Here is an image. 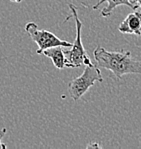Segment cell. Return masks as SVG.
<instances>
[{
  "instance_id": "6da1fadb",
  "label": "cell",
  "mask_w": 141,
  "mask_h": 149,
  "mask_svg": "<svg viewBox=\"0 0 141 149\" xmlns=\"http://www.w3.org/2000/svg\"><path fill=\"white\" fill-rule=\"evenodd\" d=\"M93 56L97 67L110 70L117 79L125 74L141 75V61L134 59L129 51H107L98 46L95 48Z\"/></svg>"
},
{
  "instance_id": "7a4b0ae2",
  "label": "cell",
  "mask_w": 141,
  "mask_h": 149,
  "mask_svg": "<svg viewBox=\"0 0 141 149\" xmlns=\"http://www.w3.org/2000/svg\"><path fill=\"white\" fill-rule=\"evenodd\" d=\"M69 9L71 10L72 15L75 19L76 24V38L71 44V49L64 50L65 55V67L68 68H78L82 65H88L92 62L88 57L87 52L84 49V46L81 41V29H82V22L80 21L77 14V8L73 4H68Z\"/></svg>"
},
{
  "instance_id": "3957f363",
  "label": "cell",
  "mask_w": 141,
  "mask_h": 149,
  "mask_svg": "<svg viewBox=\"0 0 141 149\" xmlns=\"http://www.w3.org/2000/svg\"><path fill=\"white\" fill-rule=\"evenodd\" d=\"M85 66L86 67L82 74L72 80L68 85V93L74 101L80 99L87 92L88 89L94 85L95 82L103 81V77L99 67H97L93 63Z\"/></svg>"
},
{
  "instance_id": "277c9868",
  "label": "cell",
  "mask_w": 141,
  "mask_h": 149,
  "mask_svg": "<svg viewBox=\"0 0 141 149\" xmlns=\"http://www.w3.org/2000/svg\"><path fill=\"white\" fill-rule=\"evenodd\" d=\"M25 32L29 34L34 42L38 45V49L36 51L37 54H42V51L47 48L54 47V46H63V47H70L72 43L65 40L59 39L56 35L51 33L45 29H39L38 26L34 22H28L25 25Z\"/></svg>"
},
{
  "instance_id": "5b68a950",
  "label": "cell",
  "mask_w": 141,
  "mask_h": 149,
  "mask_svg": "<svg viewBox=\"0 0 141 149\" xmlns=\"http://www.w3.org/2000/svg\"><path fill=\"white\" fill-rule=\"evenodd\" d=\"M118 30L123 34H134L141 35V12L135 11L130 13L123 21L120 23Z\"/></svg>"
},
{
  "instance_id": "8992f818",
  "label": "cell",
  "mask_w": 141,
  "mask_h": 149,
  "mask_svg": "<svg viewBox=\"0 0 141 149\" xmlns=\"http://www.w3.org/2000/svg\"><path fill=\"white\" fill-rule=\"evenodd\" d=\"M103 3H107V5L105 6L103 9L101 10V16L102 17H109L111 14H112L113 10L117 7V6L120 5H126L128 7H130L133 10H136L139 7L137 3V0H99L94 6H93V9L96 10L98 9V7L101 4Z\"/></svg>"
},
{
  "instance_id": "52a82bcc",
  "label": "cell",
  "mask_w": 141,
  "mask_h": 149,
  "mask_svg": "<svg viewBox=\"0 0 141 149\" xmlns=\"http://www.w3.org/2000/svg\"><path fill=\"white\" fill-rule=\"evenodd\" d=\"M42 54L49 57L52 60L54 66L57 69H63L65 67V55L63 46H54L43 50Z\"/></svg>"
},
{
  "instance_id": "ba28073f",
  "label": "cell",
  "mask_w": 141,
  "mask_h": 149,
  "mask_svg": "<svg viewBox=\"0 0 141 149\" xmlns=\"http://www.w3.org/2000/svg\"><path fill=\"white\" fill-rule=\"evenodd\" d=\"M6 128H2L1 130H0V149H5L6 148V144L2 143V138L4 137V135L6 134Z\"/></svg>"
},
{
  "instance_id": "9c48e42d",
  "label": "cell",
  "mask_w": 141,
  "mask_h": 149,
  "mask_svg": "<svg viewBox=\"0 0 141 149\" xmlns=\"http://www.w3.org/2000/svg\"><path fill=\"white\" fill-rule=\"evenodd\" d=\"M87 148H102V146L99 145V144L97 143V142H92V143L88 144Z\"/></svg>"
},
{
  "instance_id": "30bf717a",
  "label": "cell",
  "mask_w": 141,
  "mask_h": 149,
  "mask_svg": "<svg viewBox=\"0 0 141 149\" xmlns=\"http://www.w3.org/2000/svg\"><path fill=\"white\" fill-rule=\"evenodd\" d=\"M10 1H13V2H17V3H20L22 0H10Z\"/></svg>"
},
{
  "instance_id": "8fae6325",
  "label": "cell",
  "mask_w": 141,
  "mask_h": 149,
  "mask_svg": "<svg viewBox=\"0 0 141 149\" xmlns=\"http://www.w3.org/2000/svg\"><path fill=\"white\" fill-rule=\"evenodd\" d=\"M137 3H138V5H139V7L141 8V0H137Z\"/></svg>"
}]
</instances>
